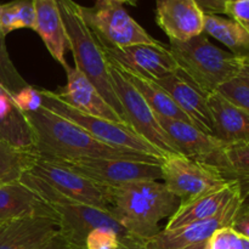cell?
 Segmentation results:
<instances>
[{"mask_svg": "<svg viewBox=\"0 0 249 249\" xmlns=\"http://www.w3.org/2000/svg\"><path fill=\"white\" fill-rule=\"evenodd\" d=\"M56 160L92 181L107 187L138 181L162 180L160 163L142 162L124 158H80L71 160Z\"/></svg>", "mask_w": 249, "mask_h": 249, "instance_id": "10", "label": "cell"}, {"mask_svg": "<svg viewBox=\"0 0 249 249\" xmlns=\"http://www.w3.org/2000/svg\"><path fill=\"white\" fill-rule=\"evenodd\" d=\"M0 140L21 150L34 151V136L26 116L11 94L0 85Z\"/></svg>", "mask_w": 249, "mask_h": 249, "instance_id": "23", "label": "cell"}, {"mask_svg": "<svg viewBox=\"0 0 249 249\" xmlns=\"http://www.w3.org/2000/svg\"><path fill=\"white\" fill-rule=\"evenodd\" d=\"M121 236L111 229H96L88 235L85 249H117Z\"/></svg>", "mask_w": 249, "mask_h": 249, "instance_id": "31", "label": "cell"}, {"mask_svg": "<svg viewBox=\"0 0 249 249\" xmlns=\"http://www.w3.org/2000/svg\"><path fill=\"white\" fill-rule=\"evenodd\" d=\"M108 1L119 2V4H124V2H126V4H129V5H134V6H135V5H136V1H135V0H108Z\"/></svg>", "mask_w": 249, "mask_h": 249, "instance_id": "40", "label": "cell"}, {"mask_svg": "<svg viewBox=\"0 0 249 249\" xmlns=\"http://www.w3.org/2000/svg\"><path fill=\"white\" fill-rule=\"evenodd\" d=\"M58 232L51 214H36L0 224V249H43Z\"/></svg>", "mask_w": 249, "mask_h": 249, "instance_id": "15", "label": "cell"}, {"mask_svg": "<svg viewBox=\"0 0 249 249\" xmlns=\"http://www.w3.org/2000/svg\"><path fill=\"white\" fill-rule=\"evenodd\" d=\"M21 28L36 29L34 0H12L0 4V32L6 36Z\"/></svg>", "mask_w": 249, "mask_h": 249, "instance_id": "27", "label": "cell"}, {"mask_svg": "<svg viewBox=\"0 0 249 249\" xmlns=\"http://www.w3.org/2000/svg\"><path fill=\"white\" fill-rule=\"evenodd\" d=\"M36 214L55 215L51 207L19 180L0 184V224Z\"/></svg>", "mask_w": 249, "mask_h": 249, "instance_id": "21", "label": "cell"}, {"mask_svg": "<svg viewBox=\"0 0 249 249\" xmlns=\"http://www.w3.org/2000/svg\"><path fill=\"white\" fill-rule=\"evenodd\" d=\"M156 83L168 92L192 125L206 134L213 135V122L208 106V97L203 92L185 79L178 71L156 80Z\"/></svg>", "mask_w": 249, "mask_h": 249, "instance_id": "18", "label": "cell"}, {"mask_svg": "<svg viewBox=\"0 0 249 249\" xmlns=\"http://www.w3.org/2000/svg\"><path fill=\"white\" fill-rule=\"evenodd\" d=\"M117 67L123 72L126 79L140 92L141 96L150 105V107L155 111V113L157 116L165 117V118L179 119V121H184L190 123L189 118L185 116L184 112L177 106V104L173 101V99L168 95V92L163 88H160L157 83L151 79H147V78L140 77V75H136L134 73L128 72V71L123 70L119 66H117Z\"/></svg>", "mask_w": 249, "mask_h": 249, "instance_id": "25", "label": "cell"}, {"mask_svg": "<svg viewBox=\"0 0 249 249\" xmlns=\"http://www.w3.org/2000/svg\"><path fill=\"white\" fill-rule=\"evenodd\" d=\"M79 11L100 44L107 48L123 49L157 41L126 12L123 4L96 0L91 7L79 5Z\"/></svg>", "mask_w": 249, "mask_h": 249, "instance_id": "7", "label": "cell"}, {"mask_svg": "<svg viewBox=\"0 0 249 249\" xmlns=\"http://www.w3.org/2000/svg\"><path fill=\"white\" fill-rule=\"evenodd\" d=\"M36 6V29L44 45L53 60L62 67L68 65L66 61V49H68L65 27L61 18L60 9L56 0H34Z\"/></svg>", "mask_w": 249, "mask_h": 249, "instance_id": "22", "label": "cell"}, {"mask_svg": "<svg viewBox=\"0 0 249 249\" xmlns=\"http://www.w3.org/2000/svg\"><path fill=\"white\" fill-rule=\"evenodd\" d=\"M56 1L65 27L68 49L72 51L74 57L75 68L92 83L105 101L125 121L124 112L112 84L108 60L101 44L85 23L79 11V4L73 0Z\"/></svg>", "mask_w": 249, "mask_h": 249, "instance_id": "4", "label": "cell"}, {"mask_svg": "<svg viewBox=\"0 0 249 249\" xmlns=\"http://www.w3.org/2000/svg\"><path fill=\"white\" fill-rule=\"evenodd\" d=\"M157 118L182 156L214 168L223 175L226 169V146L224 143L191 123L160 116Z\"/></svg>", "mask_w": 249, "mask_h": 249, "instance_id": "13", "label": "cell"}, {"mask_svg": "<svg viewBox=\"0 0 249 249\" xmlns=\"http://www.w3.org/2000/svg\"><path fill=\"white\" fill-rule=\"evenodd\" d=\"M109 199L114 219L129 235L142 240L157 235L160 221L170 218L181 202L157 180L109 187Z\"/></svg>", "mask_w": 249, "mask_h": 249, "instance_id": "2", "label": "cell"}, {"mask_svg": "<svg viewBox=\"0 0 249 249\" xmlns=\"http://www.w3.org/2000/svg\"><path fill=\"white\" fill-rule=\"evenodd\" d=\"M235 231L231 228L216 230L206 242V249H230Z\"/></svg>", "mask_w": 249, "mask_h": 249, "instance_id": "34", "label": "cell"}, {"mask_svg": "<svg viewBox=\"0 0 249 249\" xmlns=\"http://www.w3.org/2000/svg\"><path fill=\"white\" fill-rule=\"evenodd\" d=\"M240 75L242 78H245V79H247L249 82V60L245 61V66H243V70H242V72L240 73Z\"/></svg>", "mask_w": 249, "mask_h": 249, "instance_id": "39", "label": "cell"}, {"mask_svg": "<svg viewBox=\"0 0 249 249\" xmlns=\"http://www.w3.org/2000/svg\"><path fill=\"white\" fill-rule=\"evenodd\" d=\"M241 190L237 182L230 181L221 189L209 194L195 197L192 199L180 202L177 211L173 213L165 225L164 230H174L196 221L207 220L218 215L226 204L238 194Z\"/></svg>", "mask_w": 249, "mask_h": 249, "instance_id": "20", "label": "cell"}, {"mask_svg": "<svg viewBox=\"0 0 249 249\" xmlns=\"http://www.w3.org/2000/svg\"><path fill=\"white\" fill-rule=\"evenodd\" d=\"M194 249H206V245L198 246V247H196V248H194Z\"/></svg>", "mask_w": 249, "mask_h": 249, "instance_id": "41", "label": "cell"}, {"mask_svg": "<svg viewBox=\"0 0 249 249\" xmlns=\"http://www.w3.org/2000/svg\"><path fill=\"white\" fill-rule=\"evenodd\" d=\"M224 15L237 21L249 32V0H230L224 6Z\"/></svg>", "mask_w": 249, "mask_h": 249, "instance_id": "33", "label": "cell"}, {"mask_svg": "<svg viewBox=\"0 0 249 249\" xmlns=\"http://www.w3.org/2000/svg\"><path fill=\"white\" fill-rule=\"evenodd\" d=\"M43 249H84V248H80L78 247V246L73 245L72 242L66 240L60 232H57V235L53 236V237L50 240V242H49Z\"/></svg>", "mask_w": 249, "mask_h": 249, "instance_id": "36", "label": "cell"}, {"mask_svg": "<svg viewBox=\"0 0 249 249\" xmlns=\"http://www.w3.org/2000/svg\"><path fill=\"white\" fill-rule=\"evenodd\" d=\"M245 201L246 199L240 191L218 215L174 230L163 229L153 237L143 240V246L146 249H194L198 246L206 245L209 237L216 230L230 228Z\"/></svg>", "mask_w": 249, "mask_h": 249, "instance_id": "12", "label": "cell"}, {"mask_svg": "<svg viewBox=\"0 0 249 249\" xmlns=\"http://www.w3.org/2000/svg\"><path fill=\"white\" fill-rule=\"evenodd\" d=\"M135 1H136V0H135Z\"/></svg>", "mask_w": 249, "mask_h": 249, "instance_id": "42", "label": "cell"}, {"mask_svg": "<svg viewBox=\"0 0 249 249\" xmlns=\"http://www.w3.org/2000/svg\"><path fill=\"white\" fill-rule=\"evenodd\" d=\"M19 181L33 190L51 207L58 220V232L78 247L85 249L88 235L96 229H111L121 238L130 236L114 219L109 208H97L70 199L29 172H24Z\"/></svg>", "mask_w": 249, "mask_h": 249, "instance_id": "5", "label": "cell"}, {"mask_svg": "<svg viewBox=\"0 0 249 249\" xmlns=\"http://www.w3.org/2000/svg\"><path fill=\"white\" fill-rule=\"evenodd\" d=\"M224 97L249 114V82L241 75L221 85L218 90Z\"/></svg>", "mask_w": 249, "mask_h": 249, "instance_id": "30", "label": "cell"}, {"mask_svg": "<svg viewBox=\"0 0 249 249\" xmlns=\"http://www.w3.org/2000/svg\"><path fill=\"white\" fill-rule=\"evenodd\" d=\"M108 60V58H107ZM112 84L128 125L140 138L157 148L162 156L181 155L158 122L157 114L121 70L108 60ZM162 157V158H163Z\"/></svg>", "mask_w": 249, "mask_h": 249, "instance_id": "8", "label": "cell"}, {"mask_svg": "<svg viewBox=\"0 0 249 249\" xmlns=\"http://www.w3.org/2000/svg\"><path fill=\"white\" fill-rule=\"evenodd\" d=\"M34 136V152L48 160H71L80 158H124L160 163L162 158L136 151L116 148L92 138L72 122L41 106L23 113Z\"/></svg>", "mask_w": 249, "mask_h": 249, "instance_id": "1", "label": "cell"}, {"mask_svg": "<svg viewBox=\"0 0 249 249\" xmlns=\"http://www.w3.org/2000/svg\"><path fill=\"white\" fill-rule=\"evenodd\" d=\"M101 46L109 61L128 72L153 82L178 71V65L169 46L158 40L153 44H138L123 49L107 48L102 44Z\"/></svg>", "mask_w": 249, "mask_h": 249, "instance_id": "14", "label": "cell"}, {"mask_svg": "<svg viewBox=\"0 0 249 249\" xmlns=\"http://www.w3.org/2000/svg\"><path fill=\"white\" fill-rule=\"evenodd\" d=\"M160 169L163 184L180 201L209 194L230 182L214 168L182 155L164 156Z\"/></svg>", "mask_w": 249, "mask_h": 249, "instance_id": "9", "label": "cell"}, {"mask_svg": "<svg viewBox=\"0 0 249 249\" xmlns=\"http://www.w3.org/2000/svg\"><path fill=\"white\" fill-rule=\"evenodd\" d=\"M230 249H249V240L235 232Z\"/></svg>", "mask_w": 249, "mask_h": 249, "instance_id": "38", "label": "cell"}, {"mask_svg": "<svg viewBox=\"0 0 249 249\" xmlns=\"http://www.w3.org/2000/svg\"><path fill=\"white\" fill-rule=\"evenodd\" d=\"M39 92L41 96V106L50 109L51 112L58 114L62 118L72 122L73 124L82 128L96 140L111 147L125 148V150L146 153V155L155 156L158 158L163 157L162 153L157 148L140 138L130 126L83 113L61 100L56 91L39 89Z\"/></svg>", "mask_w": 249, "mask_h": 249, "instance_id": "6", "label": "cell"}, {"mask_svg": "<svg viewBox=\"0 0 249 249\" xmlns=\"http://www.w3.org/2000/svg\"><path fill=\"white\" fill-rule=\"evenodd\" d=\"M12 99L22 113L34 112L41 107V96L39 89H36V87H32V85H28L24 89H22L21 91L14 95Z\"/></svg>", "mask_w": 249, "mask_h": 249, "instance_id": "32", "label": "cell"}, {"mask_svg": "<svg viewBox=\"0 0 249 249\" xmlns=\"http://www.w3.org/2000/svg\"><path fill=\"white\" fill-rule=\"evenodd\" d=\"M63 68L67 74V85L56 91L61 100L83 113L128 125L78 68L71 67L70 65Z\"/></svg>", "mask_w": 249, "mask_h": 249, "instance_id": "17", "label": "cell"}, {"mask_svg": "<svg viewBox=\"0 0 249 249\" xmlns=\"http://www.w3.org/2000/svg\"><path fill=\"white\" fill-rule=\"evenodd\" d=\"M0 85L6 91H9L11 96L29 85L12 63L5 44V36L1 32H0Z\"/></svg>", "mask_w": 249, "mask_h": 249, "instance_id": "29", "label": "cell"}, {"mask_svg": "<svg viewBox=\"0 0 249 249\" xmlns=\"http://www.w3.org/2000/svg\"><path fill=\"white\" fill-rule=\"evenodd\" d=\"M178 72L207 97L242 72L245 61L212 44L204 33L186 41L169 40Z\"/></svg>", "mask_w": 249, "mask_h": 249, "instance_id": "3", "label": "cell"}, {"mask_svg": "<svg viewBox=\"0 0 249 249\" xmlns=\"http://www.w3.org/2000/svg\"><path fill=\"white\" fill-rule=\"evenodd\" d=\"M117 249H146L143 246L142 238L135 237V236H126L121 238Z\"/></svg>", "mask_w": 249, "mask_h": 249, "instance_id": "37", "label": "cell"}, {"mask_svg": "<svg viewBox=\"0 0 249 249\" xmlns=\"http://www.w3.org/2000/svg\"><path fill=\"white\" fill-rule=\"evenodd\" d=\"M204 15L196 0L156 1V21L169 40L186 41L203 33Z\"/></svg>", "mask_w": 249, "mask_h": 249, "instance_id": "16", "label": "cell"}, {"mask_svg": "<svg viewBox=\"0 0 249 249\" xmlns=\"http://www.w3.org/2000/svg\"><path fill=\"white\" fill-rule=\"evenodd\" d=\"M203 33L220 41L237 57L249 60V32L235 19L206 14Z\"/></svg>", "mask_w": 249, "mask_h": 249, "instance_id": "24", "label": "cell"}, {"mask_svg": "<svg viewBox=\"0 0 249 249\" xmlns=\"http://www.w3.org/2000/svg\"><path fill=\"white\" fill-rule=\"evenodd\" d=\"M226 169L223 177L237 182L243 198L249 197V142L225 148Z\"/></svg>", "mask_w": 249, "mask_h": 249, "instance_id": "28", "label": "cell"}, {"mask_svg": "<svg viewBox=\"0 0 249 249\" xmlns=\"http://www.w3.org/2000/svg\"><path fill=\"white\" fill-rule=\"evenodd\" d=\"M27 172L48 182L56 191L73 201L102 209H108L111 206L109 187L97 184L56 160L36 155Z\"/></svg>", "mask_w": 249, "mask_h": 249, "instance_id": "11", "label": "cell"}, {"mask_svg": "<svg viewBox=\"0 0 249 249\" xmlns=\"http://www.w3.org/2000/svg\"><path fill=\"white\" fill-rule=\"evenodd\" d=\"M230 228L236 233H238V235L243 236V237L249 240V203H247L246 201L243 202L240 211L236 214Z\"/></svg>", "mask_w": 249, "mask_h": 249, "instance_id": "35", "label": "cell"}, {"mask_svg": "<svg viewBox=\"0 0 249 249\" xmlns=\"http://www.w3.org/2000/svg\"><path fill=\"white\" fill-rule=\"evenodd\" d=\"M213 122V136L229 147L249 142V114L219 91L208 96Z\"/></svg>", "mask_w": 249, "mask_h": 249, "instance_id": "19", "label": "cell"}, {"mask_svg": "<svg viewBox=\"0 0 249 249\" xmlns=\"http://www.w3.org/2000/svg\"><path fill=\"white\" fill-rule=\"evenodd\" d=\"M36 157L34 151L21 150L0 140V184L18 181Z\"/></svg>", "mask_w": 249, "mask_h": 249, "instance_id": "26", "label": "cell"}]
</instances>
